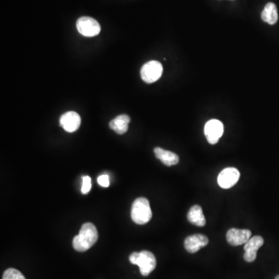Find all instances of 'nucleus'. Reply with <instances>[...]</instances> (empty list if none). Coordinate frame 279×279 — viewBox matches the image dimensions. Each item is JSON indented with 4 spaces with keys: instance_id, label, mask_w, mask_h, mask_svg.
<instances>
[{
    "instance_id": "obj_1",
    "label": "nucleus",
    "mask_w": 279,
    "mask_h": 279,
    "mask_svg": "<svg viewBox=\"0 0 279 279\" xmlns=\"http://www.w3.org/2000/svg\"><path fill=\"white\" fill-rule=\"evenodd\" d=\"M98 240V231L92 222L81 226L79 234L74 237L73 247L78 252H84L91 248Z\"/></svg>"
},
{
    "instance_id": "obj_15",
    "label": "nucleus",
    "mask_w": 279,
    "mask_h": 279,
    "mask_svg": "<svg viewBox=\"0 0 279 279\" xmlns=\"http://www.w3.org/2000/svg\"><path fill=\"white\" fill-rule=\"evenodd\" d=\"M261 19L268 24L274 25L278 20L277 7L273 3H269L265 6V9L261 13Z\"/></svg>"
},
{
    "instance_id": "obj_10",
    "label": "nucleus",
    "mask_w": 279,
    "mask_h": 279,
    "mask_svg": "<svg viewBox=\"0 0 279 279\" xmlns=\"http://www.w3.org/2000/svg\"><path fill=\"white\" fill-rule=\"evenodd\" d=\"M264 244V239L261 236L252 237L250 240L244 244L243 258L247 262H253L257 258V252Z\"/></svg>"
},
{
    "instance_id": "obj_2",
    "label": "nucleus",
    "mask_w": 279,
    "mask_h": 279,
    "mask_svg": "<svg viewBox=\"0 0 279 279\" xmlns=\"http://www.w3.org/2000/svg\"><path fill=\"white\" fill-rule=\"evenodd\" d=\"M130 263L137 265L143 276L149 275L157 265L155 257L148 250L133 252L130 256Z\"/></svg>"
},
{
    "instance_id": "obj_8",
    "label": "nucleus",
    "mask_w": 279,
    "mask_h": 279,
    "mask_svg": "<svg viewBox=\"0 0 279 279\" xmlns=\"http://www.w3.org/2000/svg\"><path fill=\"white\" fill-rule=\"evenodd\" d=\"M252 237V232L247 229H236L231 228L227 233L226 238L232 246H240L245 244Z\"/></svg>"
},
{
    "instance_id": "obj_11",
    "label": "nucleus",
    "mask_w": 279,
    "mask_h": 279,
    "mask_svg": "<svg viewBox=\"0 0 279 279\" xmlns=\"http://www.w3.org/2000/svg\"><path fill=\"white\" fill-rule=\"evenodd\" d=\"M60 124L65 131L73 133L79 128L81 117L76 112L69 111L61 117Z\"/></svg>"
},
{
    "instance_id": "obj_13",
    "label": "nucleus",
    "mask_w": 279,
    "mask_h": 279,
    "mask_svg": "<svg viewBox=\"0 0 279 279\" xmlns=\"http://www.w3.org/2000/svg\"><path fill=\"white\" fill-rule=\"evenodd\" d=\"M130 122V118L129 116L122 114L111 120L109 127L118 134H124L128 130V124Z\"/></svg>"
},
{
    "instance_id": "obj_17",
    "label": "nucleus",
    "mask_w": 279,
    "mask_h": 279,
    "mask_svg": "<svg viewBox=\"0 0 279 279\" xmlns=\"http://www.w3.org/2000/svg\"><path fill=\"white\" fill-rule=\"evenodd\" d=\"M92 188V180L90 176H84L82 178V185H81V193L88 194Z\"/></svg>"
},
{
    "instance_id": "obj_16",
    "label": "nucleus",
    "mask_w": 279,
    "mask_h": 279,
    "mask_svg": "<svg viewBox=\"0 0 279 279\" xmlns=\"http://www.w3.org/2000/svg\"><path fill=\"white\" fill-rule=\"evenodd\" d=\"M3 279H26L23 274L15 268H9L4 272Z\"/></svg>"
},
{
    "instance_id": "obj_7",
    "label": "nucleus",
    "mask_w": 279,
    "mask_h": 279,
    "mask_svg": "<svg viewBox=\"0 0 279 279\" xmlns=\"http://www.w3.org/2000/svg\"><path fill=\"white\" fill-rule=\"evenodd\" d=\"M240 177V172L235 168H226L217 178V182L219 186L224 189L232 188L237 183Z\"/></svg>"
},
{
    "instance_id": "obj_14",
    "label": "nucleus",
    "mask_w": 279,
    "mask_h": 279,
    "mask_svg": "<svg viewBox=\"0 0 279 279\" xmlns=\"http://www.w3.org/2000/svg\"><path fill=\"white\" fill-rule=\"evenodd\" d=\"M188 220L197 227H204L206 224V218L203 214V209L199 205L192 206L187 215Z\"/></svg>"
},
{
    "instance_id": "obj_5",
    "label": "nucleus",
    "mask_w": 279,
    "mask_h": 279,
    "mask_svg": "<svg viewBox=\"0 0 279 279\" xmlns=\"http://www.w3.org/2000/svg\"><path fill=\"white\" fill-rule=\"evenodd\" d=\"M76 27L81 35L88 38L96 36L101 31L99 22L90 16L80 17L77 20Z\"/></svg>"
},
{
    "instance_id": "obj_6",
    "label": "nucleus",
    "mask_w": 279,
    "mask_h": 279,
    "mask_svg": "<svg viewBox=\"0 0 279 279\" xmlns=\"http://www.w3.org/2000/svg\"><path fill=\"white\" fill-rule=\"evenodd\" d=\"M204 133L210 145H216L224 133V124L218 120H209L204 127Z\"/></svg>"
},
{
    "instance_id": "obj_9",
    "label": "nucleus",
    "mask_w": 279,
    "mask_h": 279,
    "mask_svg": "<svg viewBox=\"0 0 279 279\" xmlns=\"http://www.w3.org/2000/svg\"><path fill=\"white\" fill-rule=\"evenodd\" d=\"M209 243V239L203 234H193L188 236L184 242L185 250L190 254L197 253L202 247H206Z\"/></svg>"
},
{
    "instance_id": "obj_3",
    "label": "nucleus",
    "mask_w": 279,
    "mask_h": 279,
    "mask_svg": "<svg viewBox=\"0 0 279 279\" xmlns=\"http://www.w3.org/2000/svg\"><path fill=\"white\" fill-rule=\"evenodd\" d=\"M152 217L149 201L146 198H137L132 205V220L138 225L148 224Z\"/></svg>"
},
{
    "instance_id": "obj_4",
    "label": "nucleus",
    "mask_w": 279,
    "mask_h": 279,
    "mask_svg": "<svg viewBox=\"0 0 279 279\" xmlns=\"http://www.w3.org/2000/svg\"><path fill=\"white\" fill-rule=\"evenodd\" d=\"M163 66L158 61H150L143 65L141 70V76L146 83H153L161 78Z\"/></svg>"
},
{
    "instance_id": "obj_12",
    "label": "nucleus",
    "mask_w": 279,
    "mask_h": 279,
    "mask_svg": "<svg viewBox=\"0 0 279 279\" xmlns=\"http://www.w3.org/2000/svg\"><path fill=\"white\" fill-rule=\"evenodd\" d=\"M156 158L159 159L166 166H173L179 162V156L172 151L161 148H155L154 150Z\"/></svg>"
},
{
    "instance_id": "obj_18",
    "label": "nucleus",
    "mask_w": 279,
    "mask_h": 279,
    "mask_svg": "<svg viewBox=\"0 0 279 279\" xmlns=\"http://www.w3.org/2000/svg\"><path fill=\"white\" fill-rule=\"evenodd\" d=\"M98 183L102 187H105L107 188L109 186L110 184V181H109V176L108 175H101L98 177L97 179Z\"/></svg>"
},
{
    "instance_id": "obj_19",
    "label": "nucleus",
    "mask_w": 279,
    "mask_h": 279,
    "mask_svg": "<svg viewBox=\"0 0 279 279\" xmlns=\"http://www.w3.org/2000/svg\"><path fill=\"white\" fill-rule=\"evenodd\" d=\"M275 279H279V275H277V277H275Z\"/></svg>"
}]
</instances>
